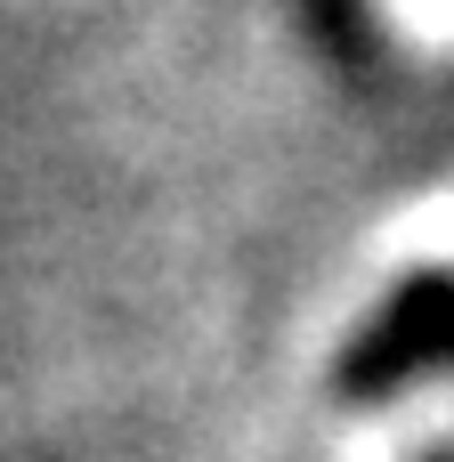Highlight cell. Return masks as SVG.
<instances>
[{
  "label": "cell",
  "instance_id": "obj_1",
  "mask_svg": "<svg viewBox=\"0 0 454 462\" xmlns=\"http://www.w3.org/2000/svg\"><path fill=\"white\" fill-rule=\"evenodd\" d=\"M422 365H454V284H406L382 317H374V333L357 341V357L341 365V382L349 390H390L398 374H422Z\"/></svg>",
  "mask_w": 454,
  "mask_h": 462
}]
</instances>
